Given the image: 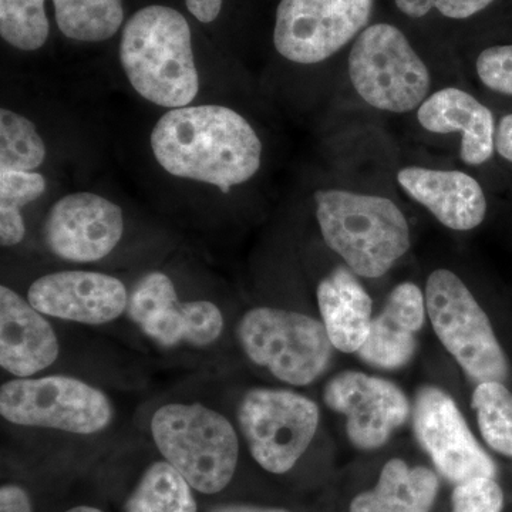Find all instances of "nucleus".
<instances>
[{
  "instance_id": "f257e3e1",
  "label": "nucleus",
  "mask_w": 512,
  "mask_h": 512,
  "mask_svg": "<svg viewBox=\"0 0 512 512\" xmlns=\"http://www.w3.org/2000/svg\"><path fill=\"white\" fill-rule=\"evenodd\" d=\"M151 148L167 173L225 194L261 167L262 143L254 128L237 111L214 104L165 113L151 134Z\"/></svg>"
},
{
  "instance_id": "f03ea898",
  "label": "nucleus",
  "mask_w": 512,
  "mask_h": 512,
  "mask_svg": "<svg viewBox=\"0 0 512 512\" xmlns=\"http://www.w3.org/2000/svg\"><path fill=\"white\" fill-rule=\"evenodd\" d=\"M120 62L134 90L157 106L181 109L197 97L190 25L178 10L154 5L134 13L121 35Z\"/></svg>"
},
{
  "instance_id": "7ed1b4c3",
  "label": "nucleus",
  "mask_w": 512,
  "mask_h": 512,
  "mask_svg": "<svg viewBox=\"0 0 512 512\" xmlns=\"http://www.w3.org/2000/svg\"><path fill=\"white\" fill-rule=\"evenodd\" d=\"M315 202L323 239L356 275L380 278L409 251V224L389 198L320 190Z\"/></svg>"
},
{
  "instance_id": "20e7f679",
  "label": "nucleus",
  "mask_w": 512,
  "mask_h": 512,
  "mask_svg": "<svg viewBox=\"0 0 512 512\" xmlns=\"http://www.w3.org/2000/svg\"><path fill=\"white\" fill-rule=\"evenodd\" d=\"M151 436L164 460L194 490L220 493L237 470L239 441L231 421L200 403H168L151 419Z\"/></svg>"
},
{
  "instance_id": "39448f33",
  "label": "nucleus",
  "mask_w": 512,
  "mask_h": 512,
  "mask_svg": "<svg viewBox=\"0 0 512 512\" xmlns=\"http://www.w3.org/2000/svg\"><path fill=\"white\" fill-rule=\"evenodd\" d=\"M238 338L252 363L292 386L315 382L332 360L325 325L303 313L251 309L239 322Z\"/></svg>"
},
{
  "instance_id": "423d86ee",
  "label": "nucleus",
  "mask_w": 512,
  "mask_h": 512,
  "mask_svg": "<svg viewBox=\"0 0 512 512\" xmlns=\"http://www.w3.org/2000/svg\"><path fill=\"white\" fill-rule=\"evenodd\" d=\"M349 77L369 106L397 114L419 109L431 87L426 63L402 30L389 23L369 26L357 37Z\"/></svg>"
},
{
  "instance_id": "0eeeda50",
  "label": "nucleus",
  "mask_w": 512,
  "mask_h": 512,
  "mask_svg": "<svg viewBox=\"0 0 512 512\" xmlns=\"http://www.w3.org/2000/svg\"><path fill=\"white\" fill-rule=\"evenodd\" d=\"M426 309L437 338L471 379L501 382L508 362L487 313L454 272L437 269L427 279Z\"/></svg>"
},
{
  "instance_id": "6e6552de",
  "label": "nucleus",
  "mask_w": 512,
  "mask_h": 512,
  "mask_svg": "<svg viewBox=\"0 0 512 512\" xmlns=\"http://www.w3.org/2000/svg\"><path fill=\"white\" fill-rule=\"evenodd\" d=\"M0 414L16 426L90 436L113 419L109 397L69 376L16 377L0 389Z\"/></svg>"
},
{
  "instance_id": "1a4fd4ad",
  "label": "nucleus",
  "mask_w": 512,
  "mask_h": 512,
  "mask_svg": "<svg viewBox=\"0 0 512 512\" xmlns=\"http://www.w3.org/2000/svg\"><path fill=\"white\" fill-rule=\"evenodd\" d=\"M239 427L256 463L288 473L311 446L319 426L315 402L291 390H249L239 404Z\"/></svg>"
},
{
  "instance_id": "9d476101",
  "label": "nucleus",
  "mask_w": 512,
  "mask_h": 512,
  "mask_svg": "<svg viewBox=\"0 0 512 512\" xmlns=\"http://www.w3.org/2000/svg\"><path fill=\"white\" fill-rule=\"evenodd\" d=\"M375 0H281L274 43L279 55L299 64L329 59L365 30Z\"/></svg>"
},
{
  "instance_id": "9b49d317",
  "label": "nucleus",
  "mask_w": 512,
  "mask_h": 512,
  "mask_svg": "<svg viewBox=\"0 0 512 512\" xmlns=\"http://www.w3.org/2000/svg\"><path fill=\"white\" fill-rule=\"evenodd\" d=\"M413 426L421 447L451 483L494 478V461L468 429L454 400L439 387L426 386L417 394Z\"/></svg>"
},
{
  "instance_id": "f8f14e48",
  "label": "nucleus",
  "mask_w": 512,
  "mask_h": 512,
  "mask_svg": "<svg viewBox=\"0 0 512 512\" xmlns=\"http://www.w3.org/2000/svg\"><path fill=\"white\" fill-rule=\"evenodd\" d=\"M323 399L346 417L353 446L375 450L409 419L410 404L396 384L360 372H343L325 387Z\"/></svg>"
},
{
  "instance_id": "ddd939ff",
  "label": "nucleus",
  "mask_w": 512,
  "mask_h": 512,
  "mask_svg": "<svg viewBox=\"0 0 512 512\" xmlns=\"http://www.w3.org/2000/svg\"><path fill=\"white\" fill-rule=\"evenodd\" d=\"M123 232L119 205L93 192H76L50 208L43 237L52 254L64 261L87 264L106 258Z\"/></svg>"
},
{
  "instance_id": "4468645a",
  "label": "nucleus",
  "mask_w": 512,
  "mask_h": 512,
  "mask_svg": "<svg viewBox=\"0 0 512 512\" xmlns=\"http://www.w3.org/2000/svg\"><path fill=\"white\" fill-rule=\"evenodd\" d=\"M28 301L52 318L104 325L127 311L126 286L114 276L89 271L55 272L30 286Z\"/></svg>"
},
{
  "instance_id": "2eb2a0df",
  "label": "nucleus",
  "mask_w": 512,
  "mask_h": 512,
  "mask_svg": "<svg viewBox=\"0 0 512 512\" xmlns=\"http://www.w3.org/2000/svg\"><path fill=\"white\" fill-rule=\"evenodd\" d=\"M45 316L8 286L0 288V365L10 375L35 376L59 357V339Z\"/></svg>"
},
{
  "instance_id": "dca6fc26",
  "label": "nucleus",
  "mask_w": 512,
  "mask_h": 512,
  "mask_svg": "<svg viewBox=\"0 0 512 512\" xmlns=\"http://www.w3.org/2000/svg\"><path fill=\"white\" fill-rule=\"evenodd\" d=\"M397 181L410 198L427 208L444 227L470 231L485 220L487 198L483 187L463 171L406 167L397 174Z\"/></svg>"
},
{
  "instance_id": "f3484780",
  "label": "nucleus",
  "mask_w": 512,
  "mask_h": 512,
  "mask_svg": "<svg viewBox=\"0 0 512 512\" xmlns=\"http://www.w3.org/2000/svg\"><path fill=\"white\" fill-rule=\"evenodd\" d=\"M426 311V298L419 286L412 282L396 286L383 311L372 320L369 336L357 355L379 369L406 366L416 352V336L423 328Z\"/></svg>"
},
{
  "instance_id": "a211bd4d",
  "label": "nucleus",
  "mask_w": 512,
  "mask_h": 512,
  "mask_svg": "<svg viewBox=\"0 0 512 512\" xmlns=\"http://www.w3.org/2000/svg\"><path fill=\"white\" fill-rule=\"evenodd\" d=\"M417 120L430 133H460V157L468 165L487 163L494 156L493 113L464 90L448 87L431 94L417 110Z\"/></svg>"
},
{
  "instance_id": "6ab92c4d",
  "label": "nucleus",
  "mask_w": 512,
  "mask_h": 512,
  "mask_svg": "<svg viewBox=\"0 0 512 512\" xmlns=\"http://www.w3.org/2000/svg\"><path fill=\"white\" fill-rule=\"evenodd\" d=\"M318 303L333 348L343 353L359 352L372 325V299L355 272L339 266L322 279Z\"/></svg>"
},
{
  "instance_id": "aec40b11",
  "label": "nucleus",
  "mask_w": 512,
  "mask_h": 512,
  "mask_svg": "<svg viewBox=\"0 0 512 512\" xmlns=\"http://www.w3.org/2000/svg\"><path fill=\"white\" fill-rule=\"evenodd\" d=\"M439 491V477L424 467L393 458L372 491L359 494L350 512H429Z\"/></svg>"
},
{
  "instance_id": "412c9836",
  "label": "nucleus",
  "mask_w": 512,
  "mask_h": 512,
  "mask_svg": "<svg viewBox=\"0 0 512 512\" xmlns=\"http://www.w3.org/2000/svg\"><path fill=\"white\" fill-rule=\"evenodd\" d=\"M126 512H197L190 483L167 461L147 468L128 497Z\"/></svg>"
},
{
  "instance_id": "4be33fe9",
  "label": "nucleus",
  "mask_w": 512,
  "mask_h": 512,
  "mask_svg": "<svg viewBox=\"0 0 512 512\" xmlns=\"http://www.w3.org/2000/svg\"><path fill=\"white\" fill-rule=\"evenodd\" d=\"M60 32L79 42H104L119 32L121 0H53Z\"/></svg>"
},
{
  "instance_id": "5701e85b",
  "label": "nucleus",
  "mask_w": 512,
  "mask_h": 512,
  "mask_svg": "<svg viewBox=\"0 0 512 512\" xmlns=\"http://www.w3.org/2000/svg\"><path fill=\"white\" fill-rule=\"evenodd\" d=\"M46 180L35 171L0 170V244L15 247L25 238L22 208L42 197Z\"/></svg>"
},
{
  "instance_id": "b1692460",
  "label": "nucleus",
  "mask_w": 512,
  "mask_h": 512,
  "mask_svg": "<svg viewBox=\"0 0 512 512\" xmlns=\"http://www.w3.org/2000/svg\"><path fill=\"white\" fill-rule=\"evenodd\" d=\"M46 147L33 121L15 111L0 110V170L35 171Z\"/></svg>"
},
{
  "instance_id": "393cba45",
  "label": "nucleus",
  "mask_w": 512,
  "mask_h": 512,
  "mask_svg": "<svg viewBox=\"0 0 512 512\" xmlns=\"http://www.w3.org/2000/svg\"><path fill=\"white\" fill-rule=\"evenodd\" d=\"M481 436L493 450L512 457V393L501 382H485L473 394Z\"/></svg>"
},
{
  "instance_id": "a878e982",
  "label": "nucleus",
  "mask_w": 512,
  "mask_h": 512,
  "mask_svg": "<svg viewBox=\"0 0 512 512\" xmlns=\"http://www.w3.org/2000/svg\"><path fill=\"white\" fill-rule=\"evenodd\" d=\"M45 0H0V35L10 46L33 52L49 37Z\"/></svg>"
},
{
  "instance_id": "bb28decb",
  "label": "nucleus",
  "mask_w": 512,
  "mask_h": 512,
  "mask_svg": "<svg viewBox=\"0 0 512 512\" xmlns=\"http://www.w3.org/2000/svg\"><path fill=\"white\" fill-rule=\"evenodd\" d=\"M178 299L177 291L170 276L163 272H150L134 285L128 295L127 315L138 328L143 329Z\"/></svg>"
},
{
  "instance_id": "cd10ccee",
  "label": "nucleus",
  "mask_w": 512,
  "mask_h": 512,
  "mask_svg": "<svg viewBox=\"0 0 512 512\" xmlns=\"http://www.w3.org/2000/svg\"><path fill=\"white\" fill-rule=\"evenodd\" d=\"M224 325V316L215 303L181 302L177 322L178 343L205 348L220 338Z\"/></svg>"
},
{
  "instance_id": "c85d7f7f",
  "label": "nucleus",
  "mask_w": 512,
  "mask_h": 512,
  "mask_svg": "<svg viewBox=\"0 0 512 512\" xmlns=\"http://www.w3.org/2000/svg\"><path fill=\"white\" fill-rule=\"evenodd\" d=\"M503 505V490L494 478L458 484L453 493V512H501Z\"/></svg>"
},
{
  "instance_id": "c756f323",
  "label": "nucleus",
  "mask_w": 512,
  "mask_h": 512,
  "mask_svg": "<svg viewBox=\"0 0 512 512\" xmlns=\"http://www.w3.org/2000/svg\"><path fill=\"white\" fill-rule=\"evenodd\" d=\"M478 79L495 93L512 96V45L488 47L478 56Z\"/></svg>"
},
{
  "instance_id": "7c9ffc66",
  "label": "nucleus",
  "mask_w": 512,
  "mask_h": 512,
  "mask_svg": "<svg viewBox=\"0 0 512 512\" xmlns=\"http://www.w3.org/2000/svg\"><path fill=\"white\" fill-rule=\"evenodd\" d=\"M397 8L409 18L419 19L431 9L450 19H468L487 9L494 0H394Z\"/></svg>"
},
{
  "instance_id": "2f4dec72",
  "label": "nucleus",
  "mask_w": 512,
  "mask_h": 512,
  "mask_svg": "<svg viewBox=\"0 0 512 512\" xmlns=\"http://www.w3.org/2000/svg\"><path fill=\"white\" fill-rule=\"evenodd\" d=\"M0 512H32L29 495L18 485H3L0 490Z\"/></svg>"
},
{
  "instance_id": "473e14b6",
  "label": "nucleus",
  "mask_w": 512,
  "mask_h": 512,
  "mask_svg": "<svg viewBox=\"0 0 512 512\" xmlns=\"http://www.w3.org/2000/svg\"><path fill=\"white\" fill-rule=\"evenodd\" d=\"M185 3L195 19L211 23L220 15L224 0H185Z\"/></svg>"
},
{
  "instance_id": "72a5a7b5",
  "label": "nucleus",
  "mask_w": 512,
  "mask_h": 512,
  "mask_svg": "<svg viewBox=\"0 0 512 512\" xmlns=\"http://www.w3.org/2000/svg\"><path fill=\"white\" fill-rule=\"evenodd\" d=\"M495 150L512 163V113L504 116L495 131Z\"/></svg>"
},
{
  "instance_id": "f704fd0d",
  "label": "nucleus",
  "mask_w": 512,
  "mask_h": 512,
  "mask_svg": "<svg viewBox=\"0 0 512 512\" xmlns=\"http://www.w3.org/2000/svg\"><path fill=\"white\" fill-rule=\"evenodd\" d=\"M208 512H291L282 510V508H265L255 507V505H244V504H228L218 505V507L212 508Z\"/></svg>"
},
{
  "instance_id": "c9c22d12",
  "label": "nucleus",
  "mask_w": 512,
  "mask_h": 512,
  "mask_svg": "<svg viewBox=\"0 0 512 512\" xmlns=\"http://www.w3.org/2000/svg\"><path fill=\"white\" fill-rule=\"evenodd\" d=\"M66 512H103L99 508L87 507V505H80V507H74L72 510Z\"/></svg>"
}]
</instances>
